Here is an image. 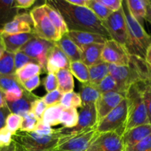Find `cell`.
<instances>
[{
  "instance_id": "obj_1",
  "label": "cell",
  "mask_w": 151,
  "mask_h": 151,
  "mask_svg": "<svg viewBox=\"0 0 151 151\" xmlns=\"http://www.w3.org/2000/svg\"><path fill=\"white\" fill-rule=\"evenodd\" d=\"M46 2L60 13L69 31L93 32L110 38L103 22L87 7L73 5L67 0H48Z\"/></svg>"
},
{
  "instance_id": "obj_2",
  "label": "cell",
  "mask_w": 151,
  "mask_h": 151,
  "mask_svg": "<svg viewBox=\"0 0 151 151\" xmlns=\"http://www.w3.org/2000/svg\"><path fill=\"white\" fill-rule=\"evenodd\" d=\"M109 75L113 77L126 90L133 84L151 81V68L144 58L131 55L129 65H108Z\"/></svg>"
},
{
  "instance_id": "obj_3",
  "label": "cell",
  "mask_w": 151,
  "mask_h": 151,
  "mask_svg": "<svg viewBox=\"0 0 151 151\" xmlns=\"http://www.w3.org/2000/svg\"><path fill=\"white\" fill-rule=\"evenodd\" d=\"M122 8L127 24L128 45L127 50L130 55L139 56L145 59L147 50L151 44V37L136 19L129 12L125 1H123Z\"/></svg>"
},
{
  "instance_id": "obj_4",
  "label": "cell",
  "mask_w": 151,
  "mask_h": 151,
  "mask_svg": "<svg viewBox=\"0 0 151 151\" xmlns=\"http://www.w3.org/2000/svg\"><path fill=\"white\" fill-rule=\"evenodd\" d=\"M125 98L127 104V115L124 133L139 125L150 124L140 83L133 84L129 88Z\"/></svg>"
},
{
  "instance_id": "obj_5",
  "label": "cell",
  "mask_w": 151,
  "mask_h": 151,
  "mask_svg": "<svg viewBox=\"0 0 151 151\" xmlns=\"http://www.w3.org/2000/svg\"><path fill=\"white\" fill-rule=\"evenodd\" d=\"M62 135L60 129H56L53 134L47 136L40 135L36 131H18L13 136V140L25 151H55Z\"/></svg>"
},
{
  "instance_id": "obj_6",
  "label": "cell",
  "mask_w": 151,
  "mask_h": 151,
  "mask_svg": "<svg viewBox=\"0 0 151 151\" xmlns=\"http://www.w3.org/2000/svg\"><path fill=\"white\" fill-rule=\"evenodd\" d=\"M96 128L78 133H62L55 151H86L97 135Z\"/></svg>"
},
{
  "instance_id": "obj_7",
  "label": "cell",
  "mask_w": 151,
  "mask_h": 151,
  "mask_svg": "<svg viewBox=\"0 0 151 151\" xmlns=\"http://www.w3.org/2000/svg\"><path fill=\"white\" fill-rule=\"evenodd\" d=\"M127 100L124 99L116 108L111 111L105 117L98 122V134L106 132H116L122 137L124 125L127 120Z\"/></svg>"
},
{
  "instance_id": "obj_8",
  "label": "cell",
  "mask_w": 151,
  "mask_h": 151,
  "mask_svg": "<svg viewBox=\"0 0 151 151\" xmlns=\"http://www.w3.org/2000/svg\"><path fill=\"white\" fill-rule=\"evenodd\" d=\"M30 15L33 23L34 35L51 42H56L60 39L61 37L47 17L42 5L34 7L30 12Z\"/></svg>"
},
{
  "instance_id": "obj_9",
  "label": "cell",
  "mask_w": 151,
  "mask_h": 151,
  "mask_svg": "<svg viewBox=\"0 0 151 151\" xmlns=\"http://www.w3.org/2000/svg\"><path fill=\"white\" fill-rule=\"evenodd\" d=\"M54 43L34 35L20 50L38 63L43 70H46L47 58Z\"/></svg>"
},
{
  "instance_id": "obj_10",
  "label": "cell",
  "mask_w": 151,
  "mask_h": 151,
  "mask_svg": "<svg viewBox=\"0 0 151 151\" xmlns=\"http://www.w3.org/2000/svg\"><path fill=\"white\" fill-rule=\"evenodd\" d=\"M103 24L111 39L121 44L127 49L128 45V34L122 7L118 11L113 13L103 22Z\"/></svg>"
},
{
  "instance_id": "obj_11",
  "label": "cell",
  "mask_w": 151,
  "mask_h": 151,
  "mask_svg": "<svg viewBox=\"0 0 151 151\" xmlns=\"http://www.w3.org/2000/svg\"><path fill=\"white\" fill-rule=\"evenodd\" d=\"M130 55L125 47L110 38L104 44L101 60L108 64L127 66L130 63Z\"/></svg>"
},
{
  "instance_id": "obj_12",
  "label": "cell",
  "mask_w": 151,
  "mask_h": 151,
  "mask_svg": "<svg viewBox=\"0 0 151 151\" xmlns=\"http://www.w3.org/2000/svg\"><path fill=\"white\" fill-rule=\"evenodd\" d=\"M86 151H125L122 137L116 132L97 134Z\"/></svg>"
},
{
  "instance_id": "obj_13",
  "label": "cell",
  "mask_w": 151,
  "mask_h": 151,
  "mask_svg": "<svg viewBox=\"0 0 151 151\" xmlns=\"http://www.w3.org/2000/svg\"><path fill=\"white\" fill-rule=\"evenodd\" d=\"M98 119L96 104H87L81 106L78 112V120L77 125L73 128H60L61 132L64 134L78 133L87 129L97 127Z\"/></svg>"
},
{
  "instance_id": "obj_14",
  "label": "cell",
  "mask_w": 151,
  "mask_h": 151,
  "mask_svg": "<svg viewBox=\"0 0 151 151\" xmlns=\"http://www.w3.org/2000/svg\"><path fill=\"white\" fill-rule=\"evenodd\" d=\"M125 94L115 91L102 93L96 103L98 122L107 116L111 111L116 108L124 99Z\"/></svg>"
},
{
  "instance_id": "obj_15",
  "label": "cell",
  "mask_w": 151,
  "mask_h": 151,
  "mask_svg": "<svg viewBox=\"0 0 151 151\" xmlns=\"http://www.w3.org/2000/svg\"><path fill=\"white\" fill-rule=\"evenodd\" d=\"M33 23L30 13L18 14L11 22L7 23L0 32L1 35H14L33 33Z\"/></svg>"
},
{
  "instance_id": "obj_16",
  "label": "cell",
  "mask_w": 151,
  "mask_h": 151,
  "mask_svg": "<svg viewBox=\"0 0 151 151\" xmlns=\"http://www.w3.org/2000/svg\"><path fill=\"white\" fill-rule=\"evenodd\" d=\"M70 60L62 50L54 43L53 48L49 53L46 64L47 74H56L60 69H69Z\"/></svg>"
},
{
  "instance_id": "obj_17",
  "label": "cell",
  "mask_w": 151,
  "mask_h": 151,
  "mask_svg": "<svg viewBox=\"0 0 151 151\" xmlns=\"http://www.w3.org/2000/svg\"><path fill=\"white\" fill-rule=\"evenodd\" d=\"M150 135H151L150 124L139 125L128 130L121 137L124 149L136 145Z\"/></svg>"
},
{
  "instance_id": "obj_18",
  "label": "cell",
  "mask_w": 151,
  "mask_h": 151,
  "mask_svg": "<svg viewBox=\"0 0 151 151\" xmlns=\"http://www.w3.org/2000/svg\"><path fill=\"white\" fill-rule=\"evenodd\" d=\"M68 35L81 50L92 44H105L107 40L110 39L99 34L83 31H68Z\"/></svg>"
},
{
  "instance_id": "obj_19",
  "label": "cell",
  "mask_w": 151,
  "mask_h": 151,
  "mask_svg": "<svg viewBox=\"0 0 151 151\" xmlns=\"http://www.w3.org/2000/svg\"><path fill=\"white\" fill-rule=\"evenodd\" d=\"M38 97L33 93L28 92L25 90L22 98L11 103H6V104L11 113L16 114L23 117L28 113L31 112L33 104Z\"/></svg>"
},
{
  "instance_id": "obj_20",
  "label": "cell",
  "mask_w": 151,
  "mask_h": 151,
  "mask_svg": "<svg viewBox=\"0 0 151 151\" xmlns=\"http://www.w3.org/2000/svg\"><path fill=\"white\" fill-rule=\"evenodd\" d=\"M4 43L6 51L15 54L21 50L33 37V33H20L14 35H1Z\"/></svg>"
},
{
  "instance_id": "obj_21",
  "label": "cell",
  "mask_w": 151,
  "mask_h": 151,
  "mask_svg": "<svg viewBox=\"0 0 151 151\" xmlns=\"http://www.w3.org/2000/svg\"><path fill=\"white\" fill-rule=\"evenodd\" d=\"M55 44L66 55L70 62L81 60V50L70 38L68 33L64 35Z\"/></svg>"
},
{
  "instance_id": "obj_22",
  "label": "cell",
  "mask_w": 151,
  "mask_h": 151,
  "mask_svg": "<svg viewBox=\"0 0 151 151\" xmlns=\"http://www.w3.org/2000/svg\"><path fill=\"white\" fill-rule=\"evenodd\" d=\"M105 44H92L81 49V61L87 67L102 61L101 55Z\"/></svg>"
},
{
  "instance_id": "obj_23",
  "label": "cell",
  "mask_w": 151,
  "mask_h": 151,
  "mask_svg": "<svg viewBox=\"0 0 151 151\" xmlns=\"http://www.w3.org/2000/svg\"><path fill=\"white\" fill-rule=\"evenodd\" d=\"M19 10L15 4V0H0V32L19 14Z\"/></svg>"
},
{
  "instance_id": "obj_24",
  "label": "cell",
  "mask_w": 151,
  "mask_h": 151,
  "mask_svg": "<svg viewBox=\"0 0 151 151\" xmlns=\"http://www.w3.org/2000/svg\"><path fill=\"white\" fill-rule=\"evenodd\" d=\"M42 6L47 17L49 18L51 23L53 24L54 27L57 30L59 36L62 38L64 35L68 33V31H69L66 24H65V20L63 19L62 16H61L60 13L56 9L52 7L50 4H47L46 1L44 4H42Z\"/></svg>"
},
{
  "instance_id": "obj_25",
  "label": "cell",
  "mask_w": 151,
  "mask_h": 151,
  "mask_svg": "<svg viewBox=\"0 0 151 151\" xmlns=\"http://www.w3.org/2000/svg\"><path fill=\"white\" fill-rule=\"evenodd\" d=\"M58 81V90L62 94L73 91V76L69 69H60L56 73Z\"/></svg>"
},
{
  "instance_id": "obj_26",
  "label": "cell",
  "mask_w": 151,
  "mask_h": 151,
  "mask_svg": "<svg viewBox=\"0 0 151 151\" xmlns=\"http://www.w3.org/2000/svg\"><path fill=\"white\" fill-rule=\"evenodd\" d=\"M79 95L81 97L82 106L87 104H96L98 99L100 97L101 92L96 86L87 83H81Z\"/></svg>"
},
{
  "instance_id": "obj_27",
  "label": "cell",
  "mask_w": 151,
  "mask_h": 151,
  "mask_svg": "<svg viewBox=\"0 0 151 151\" xmlns=\"http://www.w3.org/2000/svg\"><path fill=\"white\" fill-rule=\"evenodd\" d=\"M42 71L43 69L38 63L32 62L16 70L15 72V76L22 85V83H23L30 78L36 76V75H39L42 72Z\"/></svg>"
},
{
  "instance_id": "obj_28",
  "label": "cell",
  "mask_w": 151,
  "mask_h": 151,
  "mask_svg": "<svg viewBox=\"0 0 151 151\" xmlns=\"http://www.w3.org/2000/svg\"><path fill=\"white\" fill-rule=\"evenodd\" d=\"M125 3L131 16L142 25L146 16L147 0H126Z\"/></svg>"
},
{
  "instance_id": "obj_29",
  "label": "cell",
  "mask_w": 151,
  "mask_h": 151,
  "mask_svg": "<svg viewBox=\"0 0 151 151\" xmlns=\"http://www.w3.org/2000/svg\"><path fill=\"white\" fill-rule=\"evenodd\" d=\"M108 63L101 61L93 66L88 67L90 75V83L93 86H98L101 81L109 75Z\"/></svg>"
},
{
  "instance_id": "obj_30",
  "label": "cell",
  "mask_w": 151,
  "mask_h": 151,
  "mask_svg": "<svg viewBox=\"0 0 151 151\" xmlns=\"http://www.w3.org/2000/svg\"><path fill=\"white\" fill-rule=\"evenodd\" d=\"M64 108L60 104H56L53 106H48L46 109L42 118L38 122L47 125L49 126H55L60 124L59 119H60L61 114Z\"/></svg>"
},
{
  "instance_id": "obj_31",
  "label": "cell",
  "mask_w": 151,
  "mask_h": 151,
  "mask_svg": "<svg viewBox=\"0 0 151 151\" xmlns=\"http://www.w3.org/2000/svg\"><path fill=\"white\" fill-rule=\"evenodd\" d=\"M101 94L102 93L110 92V91H115V92L121 93L125 94L127 93V90L110 75H108L105 79L101 81L100 83L96 86Z\"/></svg>"
},
{
  "instance_id": "obj_32",
  "label": "cell",
  "mask_w": 151,
  "mask_h": 151,
  "mask_svg": "<svg viewBox=\"0 0 151 151\" xmlns=\"http://www.w3.org/2000/svg\"><path fill=\"white\" fill-rule=\"evenodd\" d=\"M70 72L73 76L76 77L78 81L81 83H90V75L89 69L84 63L80 61H73L70 63Z\"/></svg>"
},
{
  "instance_id": "obj_33",
  "label": "cell",
  "mask_w": 151,
  "mask_h": 151,
  "mask_svg": "<svg viewBox=\"0 0 151 151\" xmlns=\"http://www.w3.org/2000/svg\"><path fill=\"white\" fill-rule=\"evenodd\" d=\"M14 54L5 51L0 58V75H15Z\"/></svg>"
},
{
  "instance_id": "obj_34",
  "label": "cell",
  "mask_w": 151,
  "mask_h": 151,
  "mask_svg": "<svg viewBox=\"0 0 151 151\" xmlns=\"http://www.w3.org/2000/svg\"><path fill=\"white\" fill-rule=\"evenodd\" d=\"M78 112L76 109H64L60 116L59 122L65 128H73L77 125Z\"/></svg>"
},
{
  "instance_id": "obj_35",
  "label": "cell",
  "mask_w": 151,
  "mask_h": 151,
  "mask_svg": "<svg viewBox=\"0 0 151 151\" xmlns=\"http://www.w3.org/2000/svg\"><path fill=\"white\" fill-rule=\"evenodd\" d=\"M59 104L64 109H77L78 108H81L82 106V103H81L79 94L74 92V91L62 94Z\"/></svg>"
},
{
  "instance_id": "obj_36",
  "label": "cell",
  "mask_w": 151,
  "mask_h": 151,
  "mask_svg": "<svg viewBox=\"0 0 151 151\" xmlns=\"http://www.w3.org/2000/svg\"><path fill=\"white\" fill-rule=\"evenodd\" d=\"M87 7L90 9L102 22H105L113 13L112 11L101 4L99 0H87Z\"/></svg>"
},
{
  "instance_id": "obj_37",
  "label": "cell",
  "mask_w": 151,
  "mask_h": 151,
  "mask_svg": "<svg viewBox=\"0 0 151 151\" xmlns=\"http://www.w3.org/2000/svg\"><path fill=\"white\" fill-rule=\"evenodd\" d=\"M19 88L23 87L16 79L15 75H0V88L4 93Z\"/></svg>"
},
{
  "instance_id": "obj_38",
  "label": "cell",
  "mask_w": 151,
  "mask_h": 151,
  "mask_svg": "<svg viewBox=\"0 0 151 151\" xmlns=\"http://www.w3.org/2000/svg\"><path fill=\"white\" fill-rule=\"evenodd\" d=\"M38 123V120L35 115L30 112L28 114L22 117V122L21 124L19 131L22 132H32L35 131L37 125Z\"/></svg>"
},
{
  "instance_id": "obj_39",
  "label": "cell",
  "mask_w": 151,
  "mask_h": 151,
  "mask_svg": "<svg viewBox=\"0 0 151 151\" xmlns=\"http://www.w3.org/2000/svg\"><path fill=\"white\" fill-rule=\"evenodd\" d=\"M22 122V117L16 114L10 113L6 119L5 127L14 135L20 129L21 124Z\"/></svg>"
},
{
  "instance_id": "obj_40",
  "label": "cell",
  "mask_w": 151,
  "mask_h": 151,
  "mask_svg": "<svg viewBox=\"0 0 151 151\" xmlns=\"http://www.w3.org/2000/svg\"><path fill=\"white\" fill-rule=\"evenodd\" d=\"M47 108V105L43 101L42 98L41 97H38L34 101L33 104L32 109H31V112L35 115V116L38 119V120L40 121L41 119V118H42L43 114H44V111H45Z\"/></svg>"
},
{
  "instance_id": "obj_41",
  "label": "cell",
  "mask_w": 151,
  "mask_h": 151,
  "mask_svg": "<svg viewBox=\"0 0 151 151\" xmlns=\"http://www.w3.org/2000/svg\"><path fill=\"white\" fill-rule=\"evenodd\" d=\"M32 62L35 61L30 57H28L25 53H24L21 50H19L14 54V63L16 71L19 69L20 68L23 67L24 66H25L28 63H32Z\"/></svg>"
},
{
  "instance_id": "obj_42",
  "label": "cell",
  "mask_w": 151,
  "mask_h": 151,
  "mask_svg": "<svg viewBox=\"0 0 151 151\" xmlns=\"http://www.w3.org/2000/svg\"><path fill=\"white\" fill-rule=\"evenodd\" d=\"M142 88V94H143L144 101L146 106L147 113L149 123L151 125V88L145 86L143 83H140Z\"/></svg>"
},
{
  "instance_id": "obj_43",
  "label": "cell",
  "mask_w": 151,
  "mask_h": 151,
  "mask_svg": "<svg viewBox=\"0 0 151 151\" xmlns=\"http://www.w3.org/2000/svg\"><path fill=\"white\" fill-rule=\"evenodd\" d=\"M62 94L58 89L48 92L45 96L41 97L47 106H51L53 105L59 104L60 103Z\"/></svg>"
},
{
  "instance_id": "obj_44",
  "label": "cell",
  "mask_w": 151,
  "mask_h": 151,
  "mask_svg": "<svg viewBox=\"0 0 151 151\" xmlns=\"http://www.w3.org/2000/svg\"><path fill=\"white\" fill-rule=\"evenodd\" d=\"M44 88L47 93L58 89V81L56 74L48 73L43 81Z\"/></svg>"
},
{
  "instance_id": "obj_45",
  "label": "cell",
  "mask_w": 151,
  "mask_h": 151,
  "mask_svg": "<svg viewBox=\"0 0 151 151\" xmlns=\"http://www.w3.org/2000/svg\"><path fill=\"white\" fill-rule=\"evenodd\" d=\"M125 151H151V135L136 145L126 148Z\"/></svg>"
},
{
  "instance_id": "obj_46",
  "label": "cell",
  "mask_w": 151,
  "mask_h": 151,
  "mask_svg": "<svg viewBox=\"0 0 151 151\" xmlns=\"http://www.w3.org/2000/svg\"><path fill=\"white\" fill-rule=\"evenodd\" d=\"M13 134L6 127L0 129V147H6L13 142Z\"/></svg>"
},
{
  "instance_id": "obj_47",
  "label": "cell",
  "mask_w": 151,
  "mask_h": 151,
  "mask_svg": "<svg viewBox=\"0 0 151 151\" xmlns=\"http://www.w3.org/2000/svg\"><path fill=\"white\" fill-rule=\"evenodd\" d=\"M40 83H41V81H40L39 75H36L24 82L23 83H22V86L25 91L32 93L33 90L39 86Z\"/></svg>"
},
{
  "instance_id": "obj_48",
  "label": "cell",
  "mask_w": 151,
  "mask_h": 151,
  "mask_svg": "<svg viewBox=\"0 0 151 151\" xmlns=\"http://www.w3.org/2000/svg\"><path fill=\"white\" fill-rule=\"evenodd\" d=\"M101 4L106 7L113 13L117 12L122 7V0H99Z\"/></svg>"
},
{
  "instance_id": "obj_49",
  "label": "cell",
  "mask_w": 151,
  "mask_h": 151,
  "mask_svg": "<svg viewBox=\"0 0 151 151\" xmlns=\"http://www.w3.org/2000/svg\"><path fill=\"white\" fill-rule=\"evenodd\" d=\"M34 131H36L37 134H40V135L47 136L53 134L56 131V129H53L49 125H44V124L41 123V122H38Z\"/></svg>"
},
{
  "instance_id": "obj_50",
  "label": "cell",
  "mask_w": 151,
  "mask_h": 151,
  "mask_svg": "<svg viewBox=\"0 0 151 151\" xmlns=\"http://www.w3.org/2000/svg\"><path fill=\"white\" fill-rule=\"evenodd\" d=\"M10 113L11 112L9 110L7 104L4 107L0 108V129L5 127L6 119H7V117Z\"/></svg>"
},
{
  "instance_id": "obj_51",
  "label": "cell",
  "mask_w": 151,
  "mask_h": 151,
  "mask_svg": "<svg viewBox=\"0 0 151 151\" xmlns=\"http://www.w3.org/2000/svg\"><path fill=\"white\" fill-rule=\"evenodd\" d=\"M35 0H15V4L18 9H28L30 8L34 3Z\"/></svg>"
},
{
  "instance_id": "obj_52",
  "label": "cell",
  "mask_w": 151,
  "mask_h": 151,
  "mask_svg": "<svg viewBox=\"0 0 151 151\" xmlns=\"http://www.w3.org/2000/svg\"><path fill=\"white\" fill-rule=\"evenodd\" d=\"M70 4L78 7H87V0H67Z\"/></svg>"
},
{
  "instance_id": "obj_53",
  "label": "cell",
  "mask_w": 151,
  "mask_h": 151,
  "mask_svg": "<svg viewBox=\"0 0 151 151\" xmlns=\"http://www.w3.org/2000/svg\"><path fill=\"white\" fill-rule=\"evenodd\" d=\"M144 19L151 24V4L150 3L149 0H147V4L146 7V16H145Z\"/></svg>"
},
{
  "instance_id": "obj_54",
  "label": "cell",
  "mask_w": 151,
  "mask_h": 151,
  "mask_svg": "<svg viewBox=\"0 0 151 151\" xmlns=\"http://www.w3.org/2000/svg\"><path fill=\"white\" fill-rule=\"evenodd\" d=\"M16 144L13 140V142L6 147H0V151H16Z\"/></svg>"
},
{
  "instance_id": "obj_55",
  "label": "cell",
  "mask_w": 151,
  "mask_h": 151,
  "mask_svg": "<svg viewBox=\"0 0 151 151\" xmlns=\"http://www.w3.org/2000/svg\"><path fill=\"white\" fill-rule=\"evenodd\" d=\"M145 60H146L147 63L149 64V66L151 68V44L150 47H148L147 50L146 56H145Z\"/></svg>"
},
{
  "instance_id": "obj_56",
  "label": "cell",
  "mask_w": 151,
  "mask_h": 151,
  "mask_svg": "<svg viewBox=\"0 0 151 151\" xmlns=\"http://www.w3.org/2000/svg\"><path fill=\"white\" fill-rule=\"evenodd\" d=\"M6 51L5 50V46H4V43L3 41V38L1 37V34H0V58H1V56L3 55L4 52Z\"/></svg>"
},
{
  "instance_id": "obj_57",
  "label": "cell",
  "mask_w": 151,
  "mask_h": 151,
  "mask_svg": "<svg viewBox=\"0 0 151 151\" xmlns=\"http://www.w3.org/2000/svg\"><path fill=\"white\" fill-rule=\"evenodd\" d=\"M6 106V100L5 97H4V94L1 89L0 88V108L4 107Z\"/></svg>"
},
{
  "instance_id": "obj_58",
  "label": "cell",
  "mask_w": 151,
  "mask_h": 151,
  "mask_svg": "<svg viewBox=\"0 0 151 151\" xmlns=\"http://www.w3.org/2000/svg\"><path fill=\"white\" fill-rule=\"evenodd\" d=\"M16 151H25L24 149L21 147L20 145H19L18 144H16Z\"/></svg>"
},
{
  "instance_id": "obj_59",
  "label": "cell",
  "mask_w": 151,
  "mask_h": 151,
  "mask_svg": "<svg viewBox=\"0 0 151 151\" xmlns=\"http://www.w3.org/2000/svg\"><path fill=\"white\" fill-rule=\"evenodd\" d=\"M144 84L145 86H148L149 88H151V81H147V82H145V83H143Z\"/></svg>"
},
{
  "instance_id": "obj_60",
  "label": "cell",
  "mask_w": 151,
  "mask_h": 151,
  "mask_svg": "<svg viewBox=\"0 0 151 151\" xmlns=\"http://www.w3.org/2000/svg\"><path fill=\"white\" fill-rule=\"evenodd\" d=\"M149 1H150V4H151V0H149Z\"/></svg>"
}]
</instances>
